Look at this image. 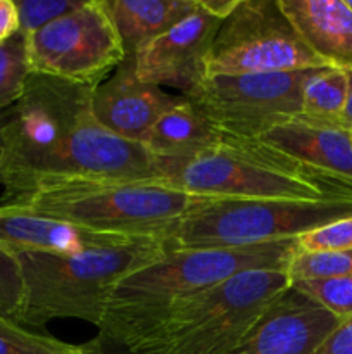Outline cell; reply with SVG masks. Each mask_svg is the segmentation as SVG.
<instances>
[{"instance_id":"cell-1","label":"cell","mask_w":352,"mask_h":354,"mask_svg":"<svg viewBox=\"0 0 352 354\" xmlns=\"http://www.w3.org/2000/svg\"><path fill=\"white\" fill-rule=\"evenodd\" d=\"M93 88L30 73L0 133V203L78 178L161 183V165L141 144L97 121Z\"/></svg>"},{"instance_id":"cell-2","label":"cell","mask_w":352,"mask_h":354,"mask_svg":"<svg viewBox=\"0 0 352 354\" xmlns=\"http://www.w3.org/2000/svg\"><path fill=\"white\" fill-rule=\"evenodd\" d=\"M293 241L245 249L168 248L161 259L117 283L97 337L116 349L138 353L166 315L188 297L242 272L285 270Z\"/></svg>"},{"instance_id":"cell-3","label":"cell","mask_w":352,"mask_h":354,"mask_svg":"<svg viewBox=\"0 0 352 354\" xmlns=\"http://www.w3.org/2000/svg\"><path fill=\"white\" fill-rule=\"evenodd\" d=\"M161 183L200 197L352 203V180L306 165L259 138L223 135L183 161H159Z\"/></svg>"},{"instance_id":"cell-4","label":"cell","mask_w":352,"mask_h":354,"mask_svg":"<svg viewBox=\"0 0 352 354\" xmlns=\"http://www.w3.org/2000/svg\"><path fill=\"white\" fill-rule=\"evenodd\" d=\"M166 252L164 239H133L71 256L16 252L23 277V304L16 322L41 328L54 320L75 318L99 328L117 283Z\"/></svg>"},{"instance_id":"cell-5","label":"cell","mask_w":352,"mask_h":354,"mask_svg":"<svg viewBox=\"0 0 352 354\" xmlns=\"http://www.w3.org/2000/svg\"><path fill=\"white\" fill-rule=\"evenodd\" d=\"M206 197L157 182L78 178L41 185L6 206L97 234L126 239H164Z\"/></svg>"},{"instance_id":"cell-6","label":"cell","mask_w":352,"mask_h":354,"mask_svg":"<svg viewBox=\"0 0 352 354\" xmlns=\"http://www.w3.org/2000/svg\"><path fill=\"white\" fill-rule=\"evenodd\" d=\"M289 287L285 270L238 273L173 308L135 354H230Z\"/></svg>"},{"instance_id":"cell-7","label":"cell","mask_w":352,"mask_h":354,"mask_svg":"<svg viewBox=\"0 0 352 354\" xmlns=\"http://www.w3.org/2000/svg\"><path fill=\"white\" fill-rule=\"evenodd\" d=\"M352 216V203L206 197L166 237L171 249H245L299 235Z\"/></svg>"},{"instance_id":"cell-8","label":"cell","mask_w":352,"mask_h":354,"mask_svg":"<svg viewBox=\"0 0 352 354\" xmlns=\"http://www.w3.org/2000/svg\"><path fill=\"white\" fill-rule=\"evenodd\" d=\"M30 73L95 88L126 59L107 0H81L76 9L24 35Z\"/></svg>"},{"instance_id":"cell-9","label":"cell","mask_w":352,"mask_h":354,"mask_svg":"<svg viewBox=\"0 0 352 354\" xmlns=\"http://www.w3.org/2000/svg\"><path fill=\"white\" fill-rule=\"evenodd\" d=\"M328 68L307 48L278 0H238L221 23L207 57V76L292 73Z\"/></svg>"},{"instance_id":"cell-10","label":"cell","mask_w":352,"mask_h":354,"mask_svg":"<svg viewBox=\"0 0 352 354\" xmlns=\"http://www.w3.org/2000/svg\"><path fill=\"white\" fill-rule=\"evenodd\" d=\"M309 71L211 75L183 97L219 133L261 138L299 116L300 88Z\"/></svg>"},{"instance_id":"cell-11","label":"cell","mask_w":352,"mask_h":354,"mask_svg":"<svg viewBox=\"0 0 352 354\" xmlns=\"http://www.w3.org/2000/svg\"><path fill=\"white\" fill-rule=\"evenodd\" d=\"M223 17L199 7L166 33L141 45L133 55L138 78L157 86H175L182 95L207 76V57Z\"/></svg>"},{"instance_id":"cell-12","label":"cell","mask_w":352,"mask_h":354,"mask_svg":"<svg viewBox=\"0 0 352 354\" xmlns=\"http://www.w3.org/2000/svg\"><path fill=\"white\" fill-rule=\"evenodd\" d=\"M179 95L138 78L133 57H126L109 78L93 88L92 109L97 121L116 137L141 144L148 130Z\"/></svg>"},{"instance_id":"cell-13","label":"cell","mask_w":352,"mask_h":354,"mask_svg":"<svg viewBox=\"0 0 352 354\" xmlns=\"http://www.w3.org/2000/svg\"><path fill=\"white\" fill-rule=\"evenodd\" d=\"M340 320L289 287L230 354H314Z\"/></svg>"},{"instance_id":"cell-14","label":"cell","mask_w":352,"mask_h":354,"mask_svg":"<svg viewBox=\"0 0 352 354\" xmlns=\"http://www.w3.org/2000/svg\"><path fill=\"white\" fill-rule=\"evenodd\" d=\"M133 239L97 234L69 223L50 220L31 211L0 204V245L10 252H48L71 256Z\"/></svg>"},{"instance_id":"cell-15","label":"cell","mask_w":352,"mask_h":354,"mask_svg":"<svg viewBox=\"0 0 352 354\" xmlns=\"http://www.w3.org/2000/svg\"><path fill=\"white\" fill-rule=\"evenodd\" d=\"M278 6L324 66L352 71V10L345 0H278Z\"/></svg>"},{"instance_id":"cell-16","label":"cell","mask_w":352,"mask_h":354,"mask_svg":"<svg viewBox=\"0 0 352 354\" xmlns=\"http://www.w3.org/2000/svg\"><path fill=\"white\" fill-rule=\"evenodd\" d=\"M259 140L306 165L352 180V135L344 124L297 116L266 131Z\"/></svg>"},{"instance_id":"cell-17","label":"cell","mask_w":352,"mask_h":354,"mask_svg":"<svg viewBox=\"0 0 352 354\" xmlns=\"http://www.w3.org/2000/svg\"><path fill=\"white\" fill-rule=\"evenodd\" d=\"M221 137L186 97L159 116L141 145L159 161H183L200 154Z\"/></svg>"},{"instance_id":"cell-18","label":"cell","mask_w":352,"mask_h":354,"mask_svg":"<svg viewBox=\"0 0 352 354\" xmlns=\"http://www.w3.org/2000/svg\"><path fill=\"white\" fill-rule=\"evenodd\" d=\"M199 0H107L126 57L192 14Z\"/></svg>"},{"instance_id":"cell-19","label":"cell","mask_w":352,"mask_h":354,"mask_svg":"<svg viewBox=\"0 0 352 354\" xmlns=\"http://www.w3.org/2000/svg\"><path fill=\"white\" fill-rule=\"evenodd\" d=\"M349 85L347 71L335 68L311 69L300 88L299 118L316 123L342 124Z\"/></svg>"},{"instance_id":"cell-20","label":"cell","mask_w":352,"mask_h":354,"mask_svg":"<svg viewBox=\"0 0 352 354\" xmlns=\"http://www.w3.org/2000/svg\"><path fill=\"white\" fill-rule=\"evenodd\" d=\"M0 354H106L99 339L71 344L54 335L33 332L10 318L0 317Z\"/></svg>"},{"instance_id":"cell-21","label":"cell","mask_w":352,"mask_h":354,"mask_svg":"<svg viewBox=\"0 0 352 354\" xmlns=\"http://www.w3.org/2000/svg\"><path fill=\"white\" fill-rule=\"evenodd\" d=\"M285 273L290 283L352 277V251L297 252L293 249L285 266Z\"/></svg>"},{"instance_id":"cell-22","label":"cell","mask_w":352,"mask_h":354,"mask_svg":"<svg viewBox=\"0 0 352 354\" xmlns=\"http://www.w3.org/2000/svg\"><path fill=\"white\" fill-rule=\"evenodd\" d=\"M28 76L26 41L23 33H16L0 44V111L9 109L21 99Z\"/></svg>"},{"instance_id":"cell-23","label":"cell","mask_w":352,"mask_h":354,"mask_svg":"<svg viewBox=\"0 0 352 354\" xmlns=\"http://www.w3.org/2000/svg\"><path fill=\"white\" fill-rule=\"evenodd\" d=\"M290 287L340 322L352 317V277L302 280V282L290 283Z\"/></svg>"},{"instance_id":"cell-24","label":"cell","mask_w":352,"mask_h":354,"mask_svg":"<svg viewBox=\"0 0 352 354\" xmlns=\"http://www.w3.org/2000/svg\"><path fill=\"white\" fill-rule=\"evenodd\" d=\"M297 252L352 251V216L323 225L293 241Z\"/></svg>"},{"instance_id":"cell-25","label":"cell","mask_w":352,"mask_h":354,"mask_svg":"<svg viewBox=\"0 0 352 354\" xmlns=\"http://www.w3.org/2000/svg\"><path fill=\"white\" fill-rule=\"evenodd\" d=\"M23 304V277L14 252L0 245V317L16 322Z\"/></svg>"},{"instance_id":"cell-26","label":"cell","mask_w":352,"mask_h":354,"mask_svg":"<svg viewBox=\"0 0 352 354\" xmlns=\"http://www.w3.org/2000/svg\"><path fill=\"white\" fill-rule=\"evenodd\" d=\"M81 0H17L19 33L30 35L57 17L71 12Z\"/></svg>"},{"instance_id":"cell-27","label":"cell","mask_w":352,"mask_h":354,"mask_svg":"<svg viewBox=\"0 0 352 354\" xmlns=\"http://www.w3.org/2000/svg\"><path fill=\"white\" fill-rule=\"evenodd\" d=\"M314 354H352V317L340 322Z\"/></svg>"},{"instance_id":"cell-28","label":"cell","mask_w":352,"mask_h":354,"mask_svg":"<svg viewBox=\"0 0 352 354\" xmlns=\"http://www.w3.org/2000/svg\"><path fill=\"white\" fill-rule=\"evenodd\" d=\"M19 33V14L14 0H0V44Z\"/></svg>"},{"instance_id":"cell-29","label":"cell","mask_w":352,"mask_h":354,"mask_svg":"<svg viewBox=\"0 0 352 354\" xmlns=\"http://www.w3.org/2000/svg\"><path fill=\"white\" fill-rule=\"evenodd\" d=\"M349 80H351V85H349V97L347 104H345L344 114H342V124L345 128H352V71L349 73Z\"/></svg>"},{"instance_id":"cell-30","label":"cell","mask_w":352,"mask_h":354,"mask_svg":"<svg viewBox=\"0 0 352 354\" xmlns=\"http://www.w3.org/2000/svg\"><path fill=\"white\" fill-rule=\"evenodd\" d=\"M99 339V337H97ZM100 341V339H99ZM102 342V341H100ZM102 348H104V353L106 354H131V353H126V351H123V349H116V348H113V346H107V344H104L102 342Z\"/></svg>"},{"instance_id":"cell-31","label":"cell","mask_w":352,"mask_h":354,"mask_svg":"<svg viewBox=\"0 0 352 354\" xmlns=\"http://www.w3.org/2000/svg\"><path fill=\"white\" fill-rule=\"evenodd\" d=\"M9 116H10V107L6 111H0V133H2V128L3 124L7 123V120H9Z\"/></svg>"},{"instance_id":"cell-32","label":"cell","mask_w":352,"mask_h":354,"mask_svg":"<svg viewBox=\"0 0 352 354\" xmlns=\"http://www.w3.org/2000/svg\"><path fill=\"white\" fill-rule=\"evenodd\" d=\"M345 3H347V6H349V9L352 10V0H345Z\"/></svg>"},{"instance_id":"cell-33","label":"cell","mask_w":352,"mask_h":354,"mask_svg":"<svg viewBox=\"0 0 352 354\" xmlns=\"http://www.w3.org/2000/svg\"><path fill=\"white\" fill-rule=\"evenodd\" d=\"M349 130H351V135H352V128H349Z\"/></svg>"}]
</instances>
